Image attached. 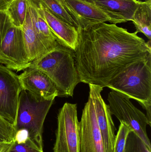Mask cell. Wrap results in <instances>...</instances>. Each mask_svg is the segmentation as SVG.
<instances>
[{"label": "cell", "mask_w": 151, "mask_h": 152, "mask_svg": "<svg viewBox=\"0 0 151 152\" xmlns=\"http://www.w3.org/2000/svg\"><path fill=\"white\" fill-rule=\"evenodd\" d=\"M29 68L45 73L57 87L61 97L72 96L75 87L81 82L75 66L74 51L62 45L32 61Z\"/></svg>", "instance_id": "3957f363"}, {"label": "cell", "mask_w": 151, "mask_h": 152, "mask_svg": "<svg viewBox=\"0 0 151 152\" xmlns=\"http://www.w3.org/2000/svg\"><path fill=\"white\" fill-rule=\"evenodd\" d=\"M131 21L137 33H142L149 40L151 39V0L139 1Z\"/></svg>", "instance_id": "e0dca14e"}, {"label": "cell", "mask_w": 151, "mask_h": 152, "mask_svg": "<svg viewBox=\"0 0 151 152\" xmlns=\"http://www.w3.org/2000/svg\"><path fill=\"white\" fill-rule=\"evenodd\" d=\"M11 23L10 20L6 11L0 10V44Z\"/></svg>", "instance_id": "cb8c5ba5"}, {"label": "cell", "mask_w": 151, "mask_h": 152, "mask_svg": "<svg viewBox=\"0 0 151 152\" xmlns=\"http://www.w3.org/2000/svg\"><path fill=\"white\" fill-rule=\"evenodd\" d=\"M22 90L19 76L0 64V116L14 128L20 94Z\"/></svg>", "instance_id": "ba28073f"}, {"label": "cell", "mask_w": 151, "mask_h": 152, "mask_svg": "<svg viewBox=\"0 0 151 152\" xmlns=\"http://www.w3.org/2000/svg\"><path fill=\"white\" fill-rule=\"evenodd\" d=\"M74 51L81 82L106 87L109 81L132 63L151 55V41L116 24L101 22L78 28Z\"/></svg>", "instance_id": "6da1fadb"}, {"label": "cell", "mask_w": 151, "mask_h": 152, "mask_svg": "<svg viewBox=\"0 0 151 152\" xmlns=\"http://www.w3.org/2000/svg\"><path fill=\"white\" fill-rule=\"evenodd\" d=\"M133 131L131 128L124 122H120L118 130L115 137L113 152H125L127 139L129 133Z\"/></svg>", "instance_id": "ffe728a7"}, {"label": "cell", "mask_w": 151, "mask_h": 152, "mask_svg": "<svg viewBox=\"0 0 151 152\" xmlns=\"http://www.w3.org/2000/svg\"><path fill=\"white\" fill-rule=\"evenodd\" d=\"M57 18L79 28L76 21L68 13L59 0H39Z\"/></svg>", "instance_id": "d6986e66"}, {"label": "cell", "mask_w": 151, "mask_h": 152, "mask_svg": "<svg viewBox=\"0 0 151 152\" xmlns=\"http://www.w3.org/2000/svg\"><path fill=\"white\" fill-rule=\"evenodd\" d=\"M6 152H43L30 139L25 142L19 144L13 141Z\"/></svg>", "instance_id": "603a6c76"}, {"label": "cell", "mask_w": 151, "mask_h": 152, "mask_svg": "<svg viewBox=\"0 0 151 152\" xmlns=\"http://www.w3.org/2000/svg\"><path fill=\"white\" fill-rule=\"evenodd\" d=\"M19 76L23 89L37 99L54 100L56 96H59L56 84L41 70L28 67Z\"/></svg>", "instance_id": "8fae6325"}, {"label": "cell", "mask_w": 151, "mask_h": 152, "mask_svg": "<svg viewBox=\"0 0 151 152\" xmlns=\"http://www.w3.org/2000/svg\"><path fill=\"white\" fill-rule=\"evenodd\" d=\"M28 0H12L9 3L6 12L12 24L22 28L26 16Z\"/></svg>", "instance_id": "ac0fdd59"}, {"label": "cell", "mask_w": 151, "mask_h": 152, "mask_svg": "<svg viewBox=\"0 0 151 152\" xmlns=\"http://www.w3.org/2000/svg\"><path fill=\"white\" fill-rule=\"evenodd\" d=\"M29 138V134L27 130L21 129L16 131L14 137V142L20 144L25 142Z\"/></svg>", "instance_id": "d4e9b609"}, {"label": "cell", "mask_w": 151, "mask_h": 152, "mask_svg": "<svg viewBox=\"0 0 151 152\" xmlns=\"http://www.w3.org/2000/svg\"><path fill=\"white\" fill-rule=\"evenodd\" d=\"M12 142L0 141V152H6L13 143Z\"/></svg>", "instance_id": "484cf974"}, {"label": "cell", "mask_w": 151, "mask_h": 152, "mask_svg": "<svg viewBox=\"0 0 151 152\" xmlns=\"http://www.w3.org/2000/svg\"><path fill=\"white\" fill-rule=\"evenodd\" d=\"M125 152H151V150L132 131L128 137Z\"/></svg>", "instance_id": "44dd1931"}, {"label": "cell", "mask_w": 151, "mask_h": 152, "mask_svg": "<svg viewBox=\"0 0 151 152\" xmlns=\"http://www.w3.org/2000/svg\"><path fill=\"white\" fill-rule=\"evenodd\" d=\"M33 1L59 43L74 51L79 39L78 28L57 18L39 0Z\"/></svg>", "instance_id": "4fadbf2b"}, {"label": "cell", "mask_w": 151, "mask_h": 152, "mask_svg": "<svg viewBox=\"0 0 151 152\" xmlns=\"http://www.w3.org/2000/svg\"><path fill=\"white\" fill-rule=\"evenodd\" d=\"M32 24L37 37L48 53L55 50L60 44L57 41L40 11L33 0H28Z\"/></svg>", "instance_id": "9a60e30c"}, {"label": "cell", "mask_w": 151, "mask_h": 152, "mask_svg": "<svg viewBox=\"0 0 151 152\" xmlns=\"http://www.w3.org/2000/svg\"><path fill=\"white\" fill-rule=\"evenodd\" d=\"M6 1H7L8 2L10 3L11 1H12V0H6Z\"/></svg>", "instance_id": "83f0119b"}, {"label": "cell", "mask_w": 151, "mask_h": 152, "mask_svg": "<svg viewBox=\"0 0 151 152\" xmlns=\"http://www.w3.org/2000/svg\"><path fill=\"white\" fill-rule=\"evenodd\" d=\"M9 4L6 0H0V10L6 11Z\"/></svg>", "instance_id": "4316f807"}, {"label": "cell", "mask_w": 151, "mask_h": 152, "mask_svg": "<svg viewBox=\"0 0 151 152\" xmlns=\"http://www.w3.org/2000/svg\"><path fill=\"white\" fill-rule=\"evenodd\" d=\"M108 15L113 24L131 21L138 6L137 0H86Z\"/></svg>", "instance_id": "5bb4252c"}, {"label": "cell", "mask_w": 151, "mask_h": 152, "mask_svg": "<svg viewBox=\"0 0 151 152\" xmlns=\"http://www.w3.org/2000/svg\"><path fill=\"white\" fill-rule=\"evenodd\" d=\"M30 62L21 28L10 24L0 44V64L17 71L29 67Z\"/></svg>", "instance_id": "52a82bcc"}, {"label": "cell", "mask_w": 151, "mask_h": 152, "mask_svg": "<svg viewBox=\"0 0 151 152\" xmlns=\"http://www.w3.org/2000/svg\"><path fill=\"white\" fill-rule=\"evenodd\" d=\"M89 86V94L94 101L98 124L103 137L105 152H113L116 129L109 105L105 103L101 95L103 88L93 84Z\"/></svg>", "instance_id": "30bf717a"}, {"label": "cell", "mask_w": 151, "mask_h": 152, "mask_svg": "<svg viewBox=\"0 0 151 152\" xmlns=\"http://www.w3.org/2000/svg\"><path fill=\"white\" fill-rule=\"evenodd\" d=\"M24 42L30 62L40 58L48 53L37 37L33 27L31 13L27 4L25 20L22 28Z\"/></svg>", "instance_id": "2e32d148"}, {"label": "cell", "mask_w": 151, "mask_h": 152, "mask_svg": "<svg viewBox=\"0 0 151 152\" xmlns=\"http://www.w3.org/2000/svg\"><path fill=\"white\" fill-rule=\"evenodd\" d=\"M79 123L80 152H106L98 124L94 101L90 94Z\"/></svg>", "instance_id": "9c48e42d"}, {"label": "cell", "mask_w": 151, "mask_h": 152, "mask_svg": "<svg viewBox=\"0 0 151 152\" xmlns=\"http://www.w3.org/2000/svg\"><path fill=\"white\" fill-rule=\"evenodd\" d=\"M79 26L84 28L94 24L109 22L112 20L95 4L86 0H59Z\"/></svg>", "instance_id": "7c38bea8"}, {"label": "cell", "mask_w": 151, "mask_h": 152, "mask_svg": "<svg viewBox=\"0 0 151 152\" xmlns=\"http://www.w3.org/2000/svg\"><path fill=\"white\" fill-rule=\"evenodd\" d=\"M16 132L14 127L0 116V141L12 142Z\"/></svg>", "instance_id": "7402d4cb"}, {"label": "cell", "mask_w": 151, "mask_h": 152, "mask_svg": "<svg viewBox=\"0 0 151 152\" xmlns=\"http://www.w3.org/2000/svg\"><path fill=\"white\" fill-rule=\"evenodd\" d=\"M130 98L116 91L109 93L107 100L112 115L120 122L128 125L141 140L151 150L150 141L146 131L147 125L151 126L146 115L134 105Z\"/></svg>", "instance_id": "5b68a950"}, {"label": "cell", "mask_w": 151, "mask_h": 152, "mask_svg": "<svg viewBox=\"0 0 151 152\" xmlns=\"http://www.w3.org/2000/svg\"><path fill=\"white\" fill-rule=\"evenodd\" d=\"M106 87L136 100L146 111L151 125V55L129 65L111 79Z\"/></svg>", "instance_id": "7a4b0ae2"}, {"label": "cell", "mask_w": 151, "mask_h": 152, "mask_svg": "<svg viewBox=\"0 0 151 152\" xmlns=\"http://www.w3.org/2000/svg\"><path fill=\"white\" fill-rule=\"evenodd\" d=\"M54 152H80V123L76 104L66 103L59 110Z\"/></svg>", "instance_id": "8992f818"}, {"label": "cell", "mask_w": 151, "mask_h": 152, "mask_svg": "<svg viewBox=\"0 0 151 152\" xmlns=\"http://www.w3.org/2000/svg\"><path fill=\"white\" fill-rule=\"evenodd\" d=\"M54 101L37 99L24 89L20 94L16 132L21 129L27 130L29 138L42 151L43 124Z\"/></svg>", "instance_id": "277c9868"}]
</instances>
